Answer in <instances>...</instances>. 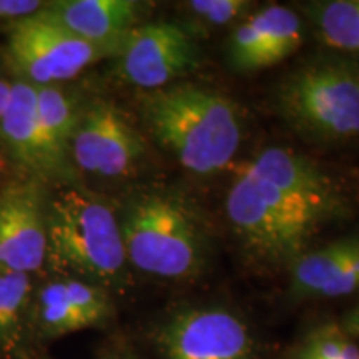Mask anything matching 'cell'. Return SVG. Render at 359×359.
<instances>
[{
    "label": "cell",
    "instance_id": "1",
    "mask_svg": "<svg viewBox=\"0 0 359 359\" xmlns=\"http://www.w3.org/2000/svg\"><path fill=\"white\" fill-rule=\"evenodd\" d=\"M346 206L320 165L281 147H269L246 163L224 203L231 226L251 251L290 264Z\"/></svg>",
    "mask_w": 359,
    "mask_h": 359
},
{
    "label": "cell",
    "instance_id": "12",
    "mask_svg": "<svg viewBox=\"0 0 359 359\" xmlns=\"http://www.w3.org/2000/svg\"><path fill=\"white\" fill-rule=\"evenodd\" d=\"M0 140L27 178L47 182L67 173L69 163L60 160L45 137L35 105V87L12 83L8 105L0 118Z\"/></svg>",
    "mask_w": 359,
    "mask_h": 359
},
{
    "label": "cell",
    "instance_id": "6",
    "mask_svg": "<svg viewBox=\"0 0 359 359\" xmlns=\"http://www.w3.org/2000/svg\"><path fill=\"white\" fill-rule=\"evenodd\" d=\"M109 48L79 39L47 12L40 11L8 25L7 60L22 82L34 87L70 80Z\"/></svg>",
    "mask_w": 359,
    "mask_h": 359
},
{
    "label": "cell",
    "instance_id": "22",
    "mask_svg": "<svg viewBox=\"0 0 359 359\" xmlns=\"http://www.w3.org/2000/svg\"><path fill=\"white\" fill-rule=\"evenodd\" d=\"M341 327H343L351 338H359V304L346 314V318H344L343 321V326Z\"/></svg>",
    "mask_w": 359,
    "mask_h": 359
},
{
    "label": "cell",
    "instance_id": "15",
    "mask_svg": "<svg viewBox=\"0 0 359 359\" xmlns=\"http://www.w3.org/2000/svg\"><path fill=\"white\" fill-rule=\"evenodd\" d=\"M32 276L27 273H0V356L15 358L32 327Z\"/></svg>",
    "mask_w": 359,
    "mask_h": 359
},
{
    "label": "cell",
    "instance_id": "20",
    "mask_svg": "<svg viewBox=\"0 0 359 359\" xmlns=\"http://www.w3.org/2000/svg\"><path fill=\"white\" fill-rule=\"evenodd\" d=\"M188 11L195 13L205 24L219 27L230 24L248 7L245 0H193L188 2Z\"/></svg>",
    "mask_w": 359,
    "mask_h": 359
},
{
    "label": "cell",
    "instance_id": "7",
    "mask_svg": "<svg viewBox=\"0 0 359 359\" xmlns=\"http://www.w3.org/2000/svg\"><path fill=\"white\" fill-rule=\"evenodd\" d=\"M156 346L163 359H257L250 327L222 306L175 311L158 327Z\"/></svg>",
    "mask_w": 359,
    "mask_h": 359
},
{
    "label": "cell",
    "instance_id": "24",
    "mask_svg": "<svg viewBox=\"0 0 359 359\" xmlns=\"http://www.w3.org/2000/svg\"><path fill=\"white\" fill-rule=\"evenodd\" d=\"M109 359H137L132 354H115V356H110Z\"/></svg>",
    "mask_w": 359,
    "mask_h": 359
},
{
    "label": "cell",
    "instance_id": "3",
    "mask_svg": "<svg viewBox=\"0 0 359 359\" xmlns=\"http://www.w3.org/2000/svg\"><path fill=\"white\" fill-rule=\"evenodd\" d=\"M45 262L72 278L107 286L122 278L125 253L120 219L105 201L79 188H60L45 201Z\"/></svg>",
    "mask_w": 359,
    "mask_h": 359
},
{
    "label": "cell",
    "instance_id": "10",
    "mask_svg": "<svg viewBox=\"0 0 359 359\" xmlns=\"http://www.w3.org/2000/svg\"><path fill=\"white\" fill-rule=\"evenodd\" d=\"M43 183L13 180L0 190V273L32 275L47 258Z\"/></svg>",
    "mask_w": 359,
    "mask_h": 359
},
{
    "label": "cell",
    "instance_id": "18",
    "mask_svg": "<svg viewBox=\"0 0 359 359\" xmlns=\"http://www.w3.org/2000/svg\"><path fill=\"white\" fill-rule=\"evenodd\" d=\"M280 6L264 7L236 27L228 45V60L238 72L263 69L269 39L275 29Z\"/></svg>",
    "mask_w": 359,
    "mask_h": 359
},
{
    "label": "cell",
    "instance_id": "2",
    "mask_svg": "<svg viewBox=\"0 0 359 359\" xmlns=\"http://www.w3.org/2000/svg\"><path fill=\"white\" fill-rule=\"evenodd\" d=\"M143 116L155 140L195 175L223 170L236 155L243 137L235 103L195 83L150 92L143 98Z\"/></svg>",
    "mask_w": 359,
    "mask_h": 359
},
{
    "label": "cell",
    "instance_id": "13",
    "mask_svg": "<svg viewBox=\"0 0 359 359\" xmlns=\"http://www.w3.org/2000/svg\"><path fill=\"white\" fill-rule=\"evenodd\" d=\"M43 11L79 39L116 53L127 34L137 27L142 4L133 0H58L45 4Z\"/></svg>",
    "mask_w": 359,
    "mask_h": 359
},
{
    "label": "cell",
    "instance_id": "23",
    "mask_svg": "<svg viewBox=\"0 0 359 359\" xmlns=\"http://www.w3.org/2000/svg\"><path fill=\"white\" fill-rule=\"evenodd\" d=\"M11 92H12V83H8L6 79L0 77V118H2L4 111H6L8 105Z\"/></svg>",
    "mask_w": 359,
    "mask_h": 359
},
{
    "label": "cell",
    "instance_id": "21",
    "mask_svg": "<svg viewBox=\"0 0 359 359\" xmlns=\"http://www.w3.org/2000/svg\"><path fill=\"white\" fill-rule=\"evenodd\" d=\"M45 4L39 0H0V19L12 22L27 19L42 11Z\"/></svg>",
    "mask_w": 359,
    "mask_h": 359
},
{
    "label": "cell",
    "instance_id": "5",
    "mask_svg": "<svg viewBox=\"0 0 359 359\" xmlns=\"http://www.w3.org/2000/svg\"><path fill=\"white\" fill-rule=\"evenodd\" d=\"M283 118L321 143L359 140V62L320 58L290 75L278 90Z\"/></svg>",
    "mask_w": 359,
    "mask_h": 359
},
{
    "label": "cell",
    "instance_id": "11",
    "mask_svg": "<svg viewBox=\"0 0 359 359\" xmlns=\"http://www.w3.org/2000/svg\"><path fill=\"white\" fill-rule=\"evenodd\" d=\"M114 314L105 288L79 278H57L34 291L30 323L42 338L55 339L105 325Z\"/></svg>",
    "mask_w": 359,
    "mask_h": 359
},
{
    "label": "cell",
    "instance_id": "14",
    "mask_svg": "<svg viewBox=\"0 0 359 359\" xmlns=\"http://www.w3.org/2000/svg\"><path fill=\"white\" fill-rule=\"evenodd\" d=\"M358 243L359 236H346L323 248L304 251L291 263V293L298 298H331L336 281Z\"/></svg>",
    "mask_w": 359,
    "mask_h": 359
},
{
    "label": "cell",
    "instance_id": "4",
    "mask_svg": "<svg viewBox=\"0 0 359 359\" xmlns=\"http://www.w3.org/2000/svg\"><path fill=\"white\" fill-rule=\"evenodd\" d=\"M120 228L127 259L147 275L182 280L198 273L203 264V231L177 196H137L125 206Z\"/></svg>",
    "mask_w": 359,
    "mask_h": 359
},
{
    "label": "cell",
    "instance_id": "8",
    "mask_svg": "<svg viewBox=\"0 0 359 359\" xmlns=\"http://www.w3.org/2000/svg\"><path fill=\"white\" fill-rule=\"evenodd\" d=\"M145 155V142L122 110L93 102L80 111L70 140V156L85 173L127 177Z\"/></svg>",
    "mask_w": 359,
    "mask_h": 359
},
{
    "label": "cell",
    "instance_id": "16",
    "mask_svg": "<svg viewBox=\"0 0 359 359\" xmlns=\"http://www.w3.org/2000/svg\"><path fill=\"white\" fill-rule=\"evenodd\" d=\"M35 105L40 125L52 150L58 158L69 163L67 160L70 156V140L80 116L77 105L69 93L55 85L35 87Z\"/></svg>",
    "mask_w": 359,
    "mask_h": 359
},
{
    "label": "cell",
    "instance_id": "17",
    "mask_svg": "<svg viewBox=\"0 0 359 359\" xmlns=\"http://www.w3.org/2000/svg\"><path fill=\"white\" fill-rule=\"evenodd\" d=\"M320 39L331 48L359 55V0H325L308 6Z\"/></svg>",
    "mask_w": 359,
    "mask_h": 359
},
{
    "label": "cell",
    "instance_id": "19",
    "mask_svg": "<svg viewBox=\"0 0 359 359\" xmlns=\"http://www.w3.org/2000/svg\"><path fill=\"white\" fill-rule=\"evenodd\" d=\"M291 359H359V346L338 325H323L294 349Z\"/></svg>",
    "mask_w": 359,
    "mask_h": 359
},
{
    "label": "cell",
    "instance_id": "9",
    "mask_svg": "<svg viewBox=\"0 0 359 359\" xmlns=\"http://www.w3.org/2000/svg\"><path fill=\"white\" fill-rule=\"evenodd\" d=\"M116 55L120 75L128 83L154 92L196 65L198 45L185 27L150 22L130 30Z\"/></svg>",
    "mask_w": 359,
    "mask_h": 359
}]
</instances>
